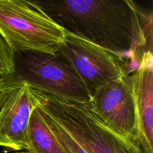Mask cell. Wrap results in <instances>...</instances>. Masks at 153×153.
<instances>
[{"label": "cell", "instance_id": "obj_6", "mask_svg": "<svg viewBox=\"0 0 153 153\" xmlns=\"http://www.w3.org/2000/svg\"><path fill=\"white\" fill-rule=\"evenodd\" d=\"M87 105L110 129L137 143V118L131 73L100 87Z\"/></svg>", "mask_w": 153, "mask_h": 153}, {"label": "cell", "instance_id": "obj_2", "mask_svg": "<svg viewBox=\"0 0 153 153\" xmlns=\"http://www.w3.org/2000/svg\"><path fill=\"white\" fill-rule=\"evenodd\" d=\"M31 89L42 113L61 126L88 153H142L136 142L106 126L87 104L61 100Z\"/></svg>", "mask_w": 153, "mask_h": 153}, {"label": "cell", "instance_id": "obj_3", "mask_svg": "<svg viewBox=\"0 0 153 153\" xmlns=\"http://www.w3.org/2000/svg\"><path fill=\"white\" fill-rule=\"evenodd\" d=\"M0 35L14 52L55 54L66 31L27 0H0Z\"/></svg>", "mask_w": 153, "mask_h": 153}, {"label": "cell", "instance_id": "obj_10", "mask_svg": "<svg viewBox=\"0 0 153 153\" xmlns=\"http://www.w3.org/2000/svg\"><path fill=\"white\" fill-rule=\"evenodd\" d=\"M42 113V112H41ZM43 114V113H42ZM45 119L49 123V126L52 129V131L55 132L58 138L59 139L61 143L65 148L67 152L68 153H88L87 151L82 147V146L79 144L61 126L58 125L56 122L51 119L50 117H47L43 114Z\"/></svg>", "mask_w": 153, "mask_h": 153}, {"label": "cell", "instance_id": "obj_11", "mask_svg": "<svg viewBox=\"0 0 153 153\" xmlns=\"http://www.w3.org/2000/svg\"><path fill=\"white\" fill-rule=\"evenodd\" d=\"M14 52L0 35V77L14 73Z\"/></svg>", "mask_w": 153, "mask_h": 153}, {"label": "cell", "instance_id": "obj_7", "mask_svg": "<svg viewBox=\"0 0 153 153\" xmlns=\"http://www.w3.org/2000/svg\"><path fill=\"white\" fill-rule=\"evenodd\" d=\"M38 102L24 82L15 90L0 110V146L13 151H28L30 117Z\"/></svg>", "mask_w": 153, "mask_h": 153}, {"label": "cell", "instance_id": "obj_13", "mask_svg": "<svg viewBox=\"0 0 153 153\" xmlns=\"http://www.w3.org/2000/svg\"><path fill=\"white\" fill-rule=\"evenodd\" d=\"M14 153H31V152H28V151H19V152H16Z\"/></svg>", "mask_w": 153, "mask_h": 153}, {"label": "cell", "instance_id": "obj_1", "mask_svg": "<svg viewBox=\"0 0 153 153\" xmlns=\"http://www.w3.org/2000/svg\"><path fill=\"white\" fill-rule=\"evenodd\" d=\"M66 32L121 55L137 67L152 14L133 0H27Z\"/></svg>", "mask_w": 153, "mask_h": 153}, {"label": "cell", "instance_id": "obj_8", "mask_svg": "<svg viewBox=\"0 0 153 153\" xmlns=\"http://www.w3.org/2000/svg\"><path fill=\"white\" fill-rule=\"evenodd\" d=\"M137 118V143L142 153H153V56L151 49L141 54L131 72Z\"/></svg>", "mask_w": 153, "mask_h": 153}, {"label": "cell", "instance_id": "obj_12", "mask_svg": "<svg viewBox=\"0 0 153 153\" xmlns=\"http://www.w3.org/2000/svg\"><path fill=\"white\" fill-rule=\"evenodd\" d=\"M23 84L24 82L20 80L14 73L0 77V110L10 94Z\"/></svg>", "mask_w": 153, "mask_h": 153}, {"label": "cell", "instance_id": "obj_5", "mask_svg": "<svg viewBox=\"0 0 153 153\" xmlns=\"http://www.w3.org/2000/svg\"><path fill=\"white\" fill-rule=\"evenodd\" d=\"M59 52L83 82L91 98L100 87L134 69L121 55L67 32Z\"/></svg>", "mask_w": 153, "mask_h": 153}, {"label": "cell", "instance_id": "obj_9", "mask_svg": "<svg viewBox=\"0 0 153 153\" xmlns=\"http://www.w3.org/2000/svg\"><path fill=\"white\" fill-rule=\"evenodd\" d=\"M28 140L31 153H68L37 107L30 117Z\"/></svg>", "mask_w": 153, "mask_h": 153}, {"label": "cell", "instance_id": "obj_4", "mask_svg": "<svg viewBox=\"0 0 153 153\" xmlns=\"http://www.w3.org/2000/svg\"><path fill=\"white\" fill-rule=\"evenodd\" d=\"M13 61L14 74L31 88L73 102L91 101L86 87L60 52H15Z\"/></svg>", "mask_w": 153, "mask_h": 153}]
</instances>
